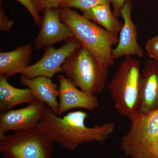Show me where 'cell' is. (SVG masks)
<instances>
[{"label": "cell", "mask_w": 158, "mask_h": 158, "mask_svg": "<svg viewBox=\"0 0 158 158\" xmlns=\"http://www.w3.org/2000/svg\"><path fill=\"white\" fill-rule=\"evenodd\" d=\"M132 7L131 1L127 0L120 11L124 23L119 34L118 44L112 52L114 60L123 56H144V50L138 42L137 27L131 19Z\"/></svg>", "instance_id": "10"}, {"label": "cell", "mask_w": 158, "mask_h": 158, "mask_svg": "<svg viewBox=\"0 0 158 158\" xmlns=\"http://www.w3.org/2000/svg\"><path fill=\"white\" fill-rule=\"evenodd\" d=\"M60 19L68 26L75 37L90 51L101 65L112 67L113 46L118 44V37L68 8L59 9Z\"/></svg>", "instance_id": "2"}, {"label": "cell", "mask_w": 158, "mask_h": 158, "mask_svg": "<svg viewBox=\"0 0 158 158\" xmlns=\"http://www.w3.org/2000/svg\"><path fill=\"white\" fill-rule=\"evenodd\" d=\"M33 5L39 13L51 9H59L65 0H31Z\"/></svg>", "instance_id": "18"}, {"label": "cell", "mask_w": 158, "mask_h": 158, "mask_svg": "<svg viewBox=\"0 0 158 158\" xmlns=\"http://www.w3.org/2000/svg\"><path fill=\"white\" fill-rule=\"evenodd\" d=\"M53 144L36 127L0 136V153L5 158H52Z\"/></svg>", "instance_id": "6"}, {"label": "cell", "mask_w": 158, "mask_h": 158, "mask_svg": "<svg viewBox=\"0 0 158 158\" xmlns=\"http://www.w3.org/2000/svg\"><path fill=\"white\" fill-rule=\"evenodd\" d=\"M3 0H0L1 3ZM27 9L30 14L32 15L34 22L38 27L40 26L41 23V18L39 16V13L37 12L33 5L31 0H16Z\"/></svg>", "instance_id": "20"}, {"label": "cell", "mask_w": 158, "mask_h": 158, "mask_svg": "<svg viewBox=\"0 0 158 158\" xmlns=\"http://www.w3.org/2000/svg\"><path fill=\"white\" fill-rule=\"evenodd\" d=\"M145 50L150 59L158 62V35L147 41Z\"/></svg>", "instance_id": "19"}, {"label": "cell", "mask_w": 158, "mask_h": 158, "mask_svg": "<svg viewBox=\"0 0 158 158\" xmlns=\"http://www.w3.org/2000/svg\"><path fill=\"white\" fill-rule=\"evenodd\" d=\"M110 4L99 5L84 11L83 15L88 19L97 23L108 32L118 36L123 23L112 12Z\"/></svg>", "instance_id": "16"}, {"label": "cell", "mask_w": 158, "mask_h": 158, "mask_svg": "<svg viewBox=\"0 0 158 158\" xmlns=\"http://www.w3.org/2000/svg\"><path fill=\"white\" fill-rule=\"evenodd\" d=\"M153 155L154 158H158V139L154 149Z\"/></svg>", "instance_id": "23"}, {"label": "cell", "mask_w": 158, "mask_h": 158, "mask_svg": "<svg viewBox=\"0 0 158 158\" xmlns=\"http://www.w3.org/2000/svg\"><path fill=\"white\" fill-rule=\"evenodd\" d=\"M39 27V33L34 41L36 50L75 38L68 26L61 20L59 9H51L43 12Z\"/></svg>", "instance_id": "9"}, {"label": "cell", "mask_w": 158, "mask_h": 158, "mask_svg": "<svg viewBox=\"0 0 158 158\" xmlns=\"http://www.w3.org/2000/svg\"><path fill=\"white\" fill-rule=\"evenodd\" d=\"M110 3V0H65L60 8H76L81 11H87L101 4Z\"/></svg>", "instance_id": "17"}, {"label": "cell", "mask_w": 158, "mask_h": 158, "mask_svg": "<svg viewBox=\"0 0 158 158\" xmlns=\"http://www.w3.org/2000/svg\"><path fill=\"white\" fill-rule=\"evenodd\" d=\"M46 104L37 100L25 107L8 110L0 115V136L10 131L16 132L35 128L43 118Z\"/></svg>", "instance_id": "8"}, {"label": "cell", "mask_w": 158, "mask_h": 158, "mask_svg": "<svg viewBox=\"0 0 158 158\" xmlns=\"http://www.w3.org/2000/svg\"><path fill=\"white\" fill-rule=\"evenodd\" d=\"M158 109V62L148 59L141 72L139 112L149 113Z\"/></svg>", "instance_id": "12"}, {"label": "cell", "mask_w": 158, "mask_h": 158, "mask_svg": "<svg viewBox=\"0 0 158 158\" xmlns=\"http://www.w3.org/2000/svg\"><path fill=\"white\" fill-rule=\"evenodd\" d=\"M19 81L22 85L27 86L31 90L38 100L47 105L52 112L58 116L59 86L54 83L52 79L44 77L30 78L22 75Z\"/></svg>", "instance_id": "13"}, {"label": "cell", "mask_w": 158, "mask_h": 158, "mask_svg": "<svg viewBox=\"0 0 158 158\" xmlns=\"http://www.w3.org/2000/svg\"><path fill=\"white\" fill-rule=\"evenodd\" d=\"M109 69L101 65L93 54L81 44L62 64V72L80 90L95 95L104 88Z\"/></svg>", "instance_id": "4"}, {"label": "cell", "mask_w": 158, "mask_h": 158, "mask_svg": "<svg viewBox=\"0 0 158 158\" xmlns=\"http://www.w3.org/2000/svg\"><path fill=\"white\" fill-rule=\"evenodd\" d=\"M131 120L128 132L121 138L120 148L130 158H154L158 139V109L149 113L138 112Z\"/></svg>", "instance_id": "5"}, {"label": "cell", "mask_w": 158, "mask_h": 158, "mask_svg": "<svg viewBox=\"0 0 158 158\" xmlns=\"http://www.w3.org/2000/svg\"><path fill=\"white\" fill-rule=\"evenodd\" d=\"M15 22L8 17L3 7L0 9V31L2 32H10Z\"/></svg>", "instance_id": "21"}, {"label": "cell", "mask_w": 158, "mask_h": 158, "mask_svg": "<svg viewBox=\"0 0 158 158\" xmlns=\"http://www.w3.org/2000/svg\"><path fill=\"white\" fill-rule=\"evenodd\" d=\"M8 78L0 74V111L5 112L19 104L38 100L29 88L19 89L10 85Z\"/></svg>", "instance_id": "15"}, {"label": "cell", "mask_w": 158, "mask_h": 158, "mask_svg": "<svg viewBox=\"0 0 158 158\" xmlns=\"http://www.w3.org/2000/svg\"><path fill=\"white\" fill-rule=\"evenodd\" d=\"M88 116L86 112L78 110L61 118L48 107L37 127L43 131L53 143H58L70 151L85 143L104 142L114 132L116 127L114 122L88 127L85 124Z\"/></svg>", "instance_id": "1"}, {"label": "cell", "mask_w": 158, "mask_h": 158, "mask_svg": "<svg viewBox=\"0 0 158 158\" xmlns=\"http://www.w3.org/2000/svg\"><path fill=\"white\" fill-rule=\"evenodd\" d=\"M81 45L75 38L65 42L59 48L53 46L46 48L41 59L25 69L20 74L30 78L44 77L52 79L57 73L62 72V64Z\"/></svg>", "instance_id": "7"}, {"label": "cell", "mask_w": 158, "mask_h": 158, "mask_svg": "<svg viewBox=\"0 0 158 158\" xmlns=\"http://www.w3.org/2000/svg\"><path fill=\"white\" fill-rule=\"evenodd\" d=\"M141 72L140 61L132 56L126 57L108 85L117 112L130 120L139 110Z\"/></svg>", "instance_id": "3"}, {"label": "cell", "mask_w": 158, "mask_h": 158, "mask_svg": "<svg viewBox=\"0 0 158 158\" xmlns=\"http://www.w3.org/2000/svg\"><path fill=\"white\" fill-rule=\"evenodd\" d=\"M58 79L59 85L58 116L75 108L93 111L98 107V100L95 95L79 90L65 76L60 75Z\"/></svg>", "instance_id": "11"}, {"label": "cell", "mask_w": 158, "mask_h": 158, "mask_svg": "<svg viewBox=\"0 0 158 158\" xmlns=\"http://www.w3.org/2000/svg\"><path fill=\"white\" fill-rule=\"evenodd\" d=\"M32 46L30 44L14 50L0 52V74L8 78L21 72L31 64Z\"/></svg>", "instance_id": "14"}, {"label": "cell", "mask_w": 158, "mask_h": 158, "mask_svg": "<svg viewBox=\"0 0 158 158\" xmlns=\"http://www.w3.org/2000/svg\"><path fill=\"white\" fill-rule=\"evenodd\" d=\"M127 0H110L113 7V13L116 17L121 16L120 11Z\"/></svg>", "instance_id": "22"}]
</instances>
